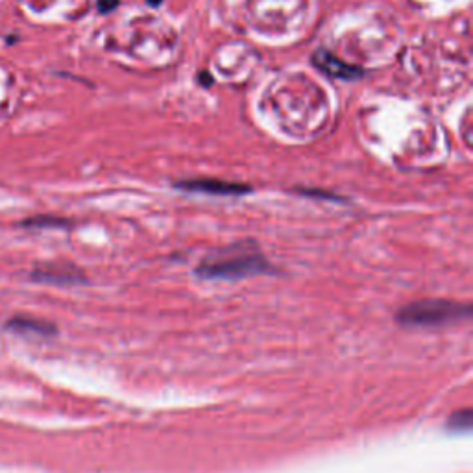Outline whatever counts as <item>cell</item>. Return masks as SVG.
I'll list each match as a JSON object with an SVG mask.
<instances>
[{"label":"cell","mask_w":473,"mask_h":473,"mask_svg":"<svg viewBox=\"0 0 473 473\" xmlns=\"http://www.w3.org/2000/svg\"><path fill=\"white\" fill-rule=\"evenodd\" d=\"M269 263L252 244H235L211 255L198 266V276L207 279H241L269 272Z\"/></svg>","instance_id":"obj_1"},{"label":"cell","mask_w":473,"mask_h":473,"mask_svg":"<svg viewBox=\"0 0 473 473\" xmlns=\"http://www.w3.org/2000/svg\"><path fill=\"white\" fill-rule=\"evenodd\" d=\"M468 305L444 300H426L403 307L398 313V322H401L403 326L433 327L444 326V324H449V322L463 320V318H468Z\"/></svg>","instance_id":"obj_2"},{"label":"cell","mask_w":473,"mask_h":473,"mask_svg":"<svg viewBox=\"0 0 473 473\" xmlns=\"http://www.w3.org/2000/svg\"><path fill=\"white\" fill-rule=\"evenodd\" d=\"M178 187L185 190H193V193L215 196H239L250 193L248 185L230 183V181H222V179H190V181H179Z\"/></svg>","instance_id":"obj_3"},{"label":"cell","mask_w":473,"mask_h":473,"mask_svg":"<svg viewBox=\"0 0 473 473\" xmlns=\"http://www.w3.org/2000/svg\"><path fill=\"white\" fill-rule=\"evenodd\" d=\"M313 63L320 68L322 73L329 74L333 78L340 80H355L359 76H363V70L355 65H350L346 61L338 59L337 56H333L329 50H318L313 56Z\"/></svg>","instance_id":"obj_4"},{"label":"cell","mask_w":473,"mask_h":473,"mask_svg":"<svg viewBox=\"0 0 473 473\" xmlns=\"http://www.w3.org/2000/svg\"><path fill=\"white\" fill-rule=\"evenodd\" d=\"M33 278L39 281H47V283H78L82 279L78 272L61 269V266H47L43 270H36Z\"/></svg>","instance_id":"obj_5"},{"label":"cell","mask_w":473,"mask_h":473,"mask_svg":"<svg viewBox=\"0 0 473 473\" xmlns=\"http://www.w3.org/2000/svg\"><path fill=\"white\" fill-rule=\"evenodd\" d=\"M10 329L19 333H37V335H48V333L54 331V327L47 322L36 320V318H22V316H17L13 320L8 324Z\"/></svg>","instance_id":"obj_6"},{"label":"cell","mask_w":473,"mask_h":473,"mask_svg":"<svg viewBox=\"0 0 473 473\" xmlns=\"http://www.w3.org/2000/svg\"><path fill=\"white\" fill-rule=\"evenodd\" d=\"M119 0H100V11H111L113 8H117Z\"/></svg>","instance_id":"obj_7"},{"label":"cell","mask_w":473,"mask_h":473,"mask_svg":"<svg viewBox=\"0 0 473 473\" xmlns=\"http://www.w3.org/2000/svg\"><path fill=\"white\" fill-rule=\"evenodd\" d=\"M148 2H150V4H152V6H159V4H161V0H148Z\"/></svg>","instance_id":"obj_8"}]
</instances>
